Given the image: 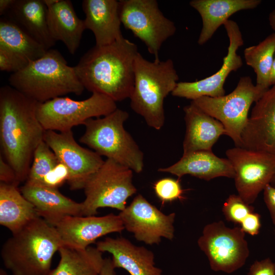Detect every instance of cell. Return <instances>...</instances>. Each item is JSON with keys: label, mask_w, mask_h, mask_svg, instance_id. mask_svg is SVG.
Masks as SVG:
<instances>
[{"label": "cell", "mask_w": 275, "mask_h": 275, "mask_svg": "<svg viewBox=\"0 0 275 275\" xmlns=\"http://www.w3.org/2000/svg\"><path fill=\"white\" fill-rule=\"evenodd\" d=\"M38 104L10 86L0 89L1 155L20 183L26 181L35 151L44 141L45 130L37 117Z\"/></svg>", "instance_id": "cell-1"}, {"label": "cell", "mask_w": 275, "mask_h": 275, "mask_svg": "<svg viewBox=\"0 0 275 275\" xmlns=\"http://www.w3.org/2000/svg\"><path fill=\"white\" fill-rule=\"evenodd\" d=\"M139 52L137 46L123 37L108 45L93 47L74 68L86 89L121 101L130 98L132 92Z\"/></svg>", "instance_id": "cell-2"}, {"label": "cell", "mask_w": 275, "mask_h": 275, "mask_svg": "<svg viewBox=\"0 0 275 275\" xmlns=\"http://www.w3.org/2000/svg\"><path fill=\"white\" fill-rule=\"evenodd\" d=\"M61 246L56 228L39 217L13 233L4 243L1 255L13 275H47Z\"/></svg>", "instance_id": "cell-3"}, {"label": "cell", "mask_w": 275, "mask_h": 275, "mask_svg": "<svg viewBox=\"0 0 275 275\" xmlns=\"http://www.w3.org/2000/svg\"><path fill=\"white\" fill-rule=\"evenodd\" d=\"M8 81L10 86L38 103L70 93L80 95L85 89L74 67L68 65L58 50L51 48L12 73Z\"/></svg>", "instance_id": "cell-4"}, {"label": "cell", "mask_w": 275, "mask_h": 275, "mask_svg": "<svg viewBox=\"0 0 275 275\" xmlns=\"http://www.w3.org/2000/svg\"><path fill=\"white\" fill-rule=\"evenodd\" d=\"M134 71L131 108L149 126L160 130L165 122L164 100L175 89L179 79L174 63L170 59L149 61L139 52Z\"/></svg>", "instance_id": "cell-5"}, {"label": "cell", "mask_w": 275, "mask_h": 275, "mask_svg": "<svg viewBox=\"0 0 275 275\" xmlns=\"http://www.w3.org/2000/svg\"><path fill=\"white\" fill-rule=\"evenodd\" d=\"M127 112L117 108L103 118H91L84 123L86 130L79 142L100 156L128 167L136 173L144 169V153L124 127Z\"/></svg>", "instance_id": "cell-6"}, {"label": "cell", "mask_w": 275, "mask_h": 275, "mask_svg": "<svg viewBox=\"0 0 275 275\" xmlns=\"http://www.w3.org/2000/svg\"><path fill=\"white\" fill-rule=\"evenodd\" d=\"M133 172L113 159L104 160L83 188L86 197L81 202L82 215H95L101 208L123 210L127 199L137 191L132 181Z\"/></svg>", "instance_id": "cell-7"}, {"label": "cell", "mask_w": 275, "mask_h": 275, "mask_svg": "<svg viewBox=\"0 0 275 275\" xmlns=\"http://www.w3.org/2000/svg\"><path fill=\"white\" fill-rule=\"evenodd\" d=\"M267 90L255 85L250 76H244L230 94L217 97L203 96L191 102L219 121L235 147H241V135L248 121L249 109Z\"/></svg>", "instance_id": "cell-8"}, {"label": "cell", "mask_w": 275, "mask_h": 275, "mask_svg": "<svg viewBox=\"0 0 275 275\" xmlns=\"http://www.w3.org/2000/svg\"><path fill=\"white\" fill-rule=\"evenodd\" d=\"M117 108L116 102L109 97L93 93L89 98L82 100L58 97L38 103L37 115L45 130L63 132L84 125L93 117L105 116Z\"/></svg>", "instance_id": "cell-9"}, {"label": "cell", "mask_w": 275, "mask_h": 275, "mask_svg": "<svg viewBox=\"0 0 275 275\" xmlns=\"http://www.w3.org/2000/svg\"><path fill=\"white\" fill-rule=\"evenodd\" d=\"M121 23L147 46L159 61V52L164 41L173 36L176 28L160 11L156 0L119 1Z\"/></svg>", "instance_id": "cell-10"}, {"label": "cell", "mask_w": 275, "mask_h": 275, "mask_svg": "<svg viewBox=\"0 0 275 275\" xmlns=\"http://www.w3.org/2000/svg\"><path fill=\"white\" fill-rule=\"evenodd\" d=\"M197 243L215 271L232 273L245 264L250 255L242 229L227 227L222 221L205 225Z\"/></svg>", "instance_id": "cell-11"}, {"label": "cell", "mask_w": 275, "mask_h": 275, "mask_svg": "<svg viewBox=\"0 0 275 275\" xmlns=\"http://www.w3.org/2000/svg\"><path fill=\"white\" fill-rule=\"evenodd\" d=\"M226 155L234 170L238 195L253 204L275 175V155L240 147L228 149Z\"/></svg>", "instance_id": "cell-12"}, {"label": "cell", "mask_w": 275, "mask_h": 275, "mask_svg": "<svg viewBox=\"0 0 275 275\" xmlns=\"http://www.w3.org/2000/svg\"><path fill=\"white\" fill-rule=\"evenodd\" d=\"M124 229L139 241L158 244L161 238H174V212L166 214L150 203L143 195H136L130 204L120 212Z\"/></svg>", "instance_id": "cell-13"}, {"label": "cell", "mask_w": 275, "mask_h": 275, "mask_svg": "<svg viewBox=\"0 0 275 275\" xmlns=\"http://www.w3.org/2000/svg\"><path fill=\"white\" fill-rule=\"evenodd\" d=\"M44 141L68 168L67 183L71 190L83 189L89 177L104 161L94 151L80 146L75 140L72 130L59 133L45 130Z\"/></svg>", "instance_id": "cell-14"}, {"label": "cell", "mask_w": 275, "mask_h": 275, "mask_svg": "<svg viewBox=\"0 0 275 275\" xmlns=\"http://www.w3.org/2000/svg\"><path fill=\"white\" fill-rule=\"evenodd\" d=\"M224 26L229 40L228 52L223 65L216 73L205 78L193 82L177 83L172 95L194 100L203 96L217 97L225 95L224 84L232 71H236L242 65L241 57L237 53L244 44L241 32L236 22L228 20Z\"/></svg>", "instance_id": "cell-15"}, {"label": "cell", "mask_w": 275, "mask_h": 275, "mask_svg": "<svg viewBox=\"0 0 275 275\" xmlns=\"http://www.w3.org/2000/svg\"><path fill=\"white\" fill-rule=\"evenodd\" d=\"M62 245L76 249H86L100 237L124 230L118 215L67 216L54 226Z\"/></svg>", "instance_id": "cell-16"}, {"label": "cell", "mask_w": 275, "mask_h": 275, "mask_svg": "<svg viewBox=\"0 0 275 275\" xmlns=\"http://www.w3.org/2000/svg\"><path fill=\"white\" fill-rule=\"evenodd\" d=\"M275 155V84L255 103L241 135V147Z\"/></svg>", "instance_id": "cell-17"}, {"label": "cell", "mask_w": 275, "mask_h": 275, "mask_svg": "<svg viewBox=\"0 0 275 275\" xmlns=\"http://www.w3.org/2000/svg\"><path fill=\"white\" fill-rule=\"evenodd\" d=\"M96 244L100 251L112 255L115 268H123L130 275H162V270L155 266L153 252L126 238L107 237Z\"/></svg>", "instance_id": "cell-18"}, {"label": "cell", "mask_w": 275, "mask_h": 275, "mask_svg": "<svg viewBox=\"0 0 275 275\" xmlns=\"http://www.w3.org/2000/svg\"><path fill=\"white\" fill-rule=\"evenodd\" d=\"M20 190L39 216L52 226L67 216L82 215L81 203L65 196L58 189L25 183Z\"/></svg>", "instance_id": "cell-19"}, {"label": "cell", "mask_w": 275, "mask_h": 275, "mask_svg": "<svg viewBox=\"0 0 275 275\" xmlns=\"http://www.w3.org/2000/svg\"><path fill=\"white\" fill-rule=\"evenodd\" d=\"M82 8L86 17V29L94 34L96 46L110 44L123 38L119 12V1L116 0H84Z\"/></svg>", "instance_id": "cell-20"}, {"label": "cell", "mask_w": 275, "mask_h": 275, "mask_svg": "<svg viewBox=\"0 0 275 275\" xmlns=\"http://www.w3.org/2000/svg\"><path fill=\"white\" fill-rule=\"evenodd\" d=\"M158 171L172 174L179 178L189 175L206 181L219 177L233 179L235 177L230 161L227 158L217 156L212 150L183 153L177 162L169 167L159 168Z\"/></svg>", "instance_id": "cell-21"}, {"label": "cell", "mask_w": 275, "mask_h": 275, "mask_svg": "<svg viewBox=\"0 0 275 275\" xmlns=\"http://www.w3.org/2000/svg\"><path fill=\"white\" fill-rule=\"evenodd\" d=\"M44 1L48 8V25L52 38L56 42L62 41L74 54L86 30L84 20L78 18L70 1Z\"/></svg>", "instance_id": "cell-22"}, {"label": "cell", "mask_w": 275, "mask_h": 275, "mask_svg": "<svg viewBox=\"0 0 275 275\" xmlns=\"http://www.w3.org/2000/svg\"><path fill=\"white\" fill-rule=\"evenodd\" d=\"M186 131L183 153L198 150H212L219 138L226 134L223 125L190 103L183 108Z\"/></svg>", "instance_id": "cell-23"}, {"label": "cell", "mask_w": 275, "mask_h": 275, "mask_svg": "<svg viewBox=\"0 0 275 275\" xmlns=\"http://www.w3.org/2000/svg\"><path fill=\"white\" fill-rule=\"evenodd\" d=\"M7 18L15 22L46 50L56 41L48 28V8L44 0H15L6 13Z\"/></svg>", "instance_id": "cell-24"}, {"label": "cell", "mask_w": 275, "mask_h": 275, "mask_svg": "<svg viewBox=\"0 0 275 275\" xmlns=\"http://www.w3.org/2000/svg\"><path fill=\"white\" fill-rule=\"evenodd\" d=\"M261 0H192L189 5L200 15L202 27L198 43L202 45L211 38L218 28L234 13L253 9Z\"/></svg>", "instance_id": "cell-25"}, {"label": "cell", "mask_w": 275, "mask_h": 275, "mask_svg": "<svg viewBox=\"0 0 275 275\" xmlns=\"http://www.w3.org/2000/svg\"><path fill=\"white\" fill-rule=\"evenodd\" d=\"M40 217L18 186L0 182V224L14 233Z\"/></svg>", "instance_id": "cell-26"}, {"label": "cell", "mask_w": 275, "mask_h": 275, "mask_svg": "<svg viewBox=\"0 0 275 275\" xmlns=\"http://www.w3.org/2000/svg\"><path fill=\"white\" fill-rule=\"evenodd\" d=\"M59 262L47 275H99L104 258L96 247L76 249L62 245Z\"/></svg>", "instance_id": "cell-27"}, {"label": "cell", "mask_w": 275, "mask_h": 275, "mask_svg": "<svg viewBox=\"0 0 275 275\" xmlns=\"http://www.w3.org/2000/svg\"><path fill=\"white\" fill-rule=\"evenodd\" d=\"M0 46L7 48L29 62L43 56L47 50L11 20H0Z\"/></svg>", "instance_id": "cell-28"}, {"label": "cell", "mask_w": 275, "mask_h": 275, "mask_svg": "<svg viewBox=\"0 0 275 275\" xmlns=\"http://www.w3.org/2000/svg\"><path fill=\"white\" fill-rule=\"evenodd\" d=\"M245 61L256 75V85L269 88V78L275 53V33L257 45L248 47L244 50Z\"/></svg>", "instance_id": "cell-29"}, {"label": "cell", "mask_w": 275, "mask_h": 275, "mask_svg": "<svg viewBox=\"0 0 275 275\" xmlns=\"http://www.w3.org/2000/svg\"><path fill=\"white\" fill-rule=\"evenodd\" d=\"M55 153L43 141L36 149L25 183L40 184L44 177L60 162Z\"/></svg>", "instance_id": "cell-30"}, {"label": "cell", "mask_w": 275, "mask_h": 275, "mask_svg": "<svg viewBox=\"0 0 275 275\" xmlns=\"http://www.w3.org/2000/svg\"><path fill=\"white\" fill-rule=\"evenodd\" d=\"M251 205L245 202L238 195H230L224 202L222 211L227 221L240 224L251 212L254 211Z\"/></svg>", "instance_id": "cell-31"}, {"label": "cell", "mask_w": 275, "mask_h": 275, "mask_svg": "<svg viewBox=\"0 0 275 275\" xmlns=\"http://www.w3.org/2000/svg\"><path fill=\"white\" fill-rule=\"evenodd\" d=\"M153 188L162 203L183 198V190L178 180L171 178L160 179L154 183Z\"/></svg>", "instance_id": "cell-32"}, {"label": "cell", "mask_w": 275, "mask_h": 275, "mask_svg": "<svg viewBox=\"0 0 275 275\" xmlns=\"http://www.w3.org/2000/svg\"><path fill=\"white\" fill-rule=\"evenodd\" d=\"M27 60L0 46V70L2 71L16 73L24 68L30 63Z\"/></svg>", "instance_id": "cell-33"}, {"label": "cell", "mask_w": 275, "mask_h": 275, "mask_svg": "<svg viewBox=\"0 0 275 275\" xmlns=\"http://www.w3.org/2000/svg\"><path fill=\"white\" fill-rule=\"evenodd\" d=\"M69 178L68 168L60 162L57 166L43 179L40 185L52 188L58 189Z\"/></svg>", "instance_id": "cell-34"}, {"label": "cell", "mask_w": 275, "mask_h": 275, "mask_svg": "<svg viewBox=\"0 0 275 275\" xmlns=\"http://www.w3.org/2000/svg\"><path fill=\"white\" fill-rule=\"evenodd\" d=\"M240 228L245 233L257 235L261 228V216L254 211L250 213L240 223Z\"/></svg>", "instance_id": "cell-35"}, {"label": "cell", "mask_w": 275, "mask_h": 275, "mask_svg": "<svg viewBox=\"0 0 275 275\" xmlns=\"http://www.w3.org/2000/svg\"><path fill=\"white\" fill-rule=\"evenodd\" d=\"M275 263L269 258L255 261L250 266L248 275H274Z\"/></svg>", "instance_id": "cell-36"}, {"label": "cell", "mask_w": 275, "mask_h": 275, "mask_svg": "<svg viewBox=\"0 0 275 275\" xmlns=\"http://www.w3.org/2000/svg\"><path fill=\"white\" fill-rule=\"evenodd\" d=\"M0 181L2 183L17 186L20 183L14 170L1 155L0 157Z\"/></svg>", "instance_id": "cell-37"}, {"label": "cell", "mask_w": 275, "mask_h": 275, "mask_svg": "<svg viewBox=\"0 0 275 275\" xmlns=\"http://www.w3.org/2000/svg\"><path fill=\"white\" fill-rule=\"evenodd\" d=\"M263 199L275 226V187L270 184L267 185L263 190Z\"/></svg>", "instance_id": "cell-38"}, {"label": "cell", "mask_w": 275, "mask_h": 275, "mask_svg": "<svg viewBox=\"0 0 275 275\" xmlns=\"http://www.w3.org/2000/svg\"><path fill=\"white\" fill-rule=\"evenodd\" d=\"M112 258H104L99 275H116Z\"/></svg>", "instance_id": "cell-39"}, {"label": "cell", "mask_w": 275, "mask_h": 275, "mask_svg": "<svg viewBox=\"0 0 275 275\" xmlns=\"http://www.w3.org/2000/svg\"><path fill=\"white\" fill-rule=\"evenodd\" d=\"M15 0H1L0 1V14H6L10 9Z\"/></svg>", "instance_id": "cell-40"}, {"label": "cell", "mask_w": 275, "mask_h": 275, "mask_svg": "<svg viewBox=\"0 0 275 275\" xmlns=\"http://www.w3.org/2000/svg\"><path fill=\"white\" fill-rule=\"evenodd\" d=\"M275 84V53L269 78V87Z\"/></svg>", "instance_id": "cell-41"}, {"label": "cell", "mask_w": 275, "mask_h": 275, "mask_svg": "<svg viewBox=\"0 0 275 275\" xmlns=\"http://www.w3.org/2000/svg\"><path fill=\"white\" fill-rule=\"evenodd\" d=\"M268 20L271 28L275 31V8L269 13Z\"/></svg>", "instance_id": "cell-42"}, {"label": "cell", "mask_w": 275, "mask_h": 275, "mask_svg": "<svg viewBox=\"0 0 275 275\" xmlns=\"http://www.w3.org/2000/svg\"><path fill=\"white\" fill-rule=\"evenodd\" d=\"M0 275H8L7 272L3 268L0 269Z\"/></svg>", "instance_id": "cell-43"}, {"label": "cell", "mask_w": 275, "mask_h": 275, "mask_svg": "<svg viewBox=\"0 0 275 275\" xmlns=\"http://www.w3.org/2000/svg\"><path fill=\"white\" fill-rule=\"evenodd\" d=\"M270 184L275 187V175L274 176L273 178H272Z\"/></svg>", "instance_id": "cell-44"}, {"label": "cell", "mask_w": 275, "mask_h": 275, "mask_svg": "<svg viewBox=\"0 0 275 275\" xmlns=\"http://www.w3.org/2000/svg\"><path fill=\"white\" fill-rule=\"evenodd\" d=\"M274 237H275V229H274Z\"/></svg>", "instance_id": "cell-45"}]
</instances>
